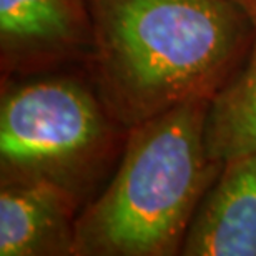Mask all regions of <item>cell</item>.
I'll return each mask as SVG.
<instances>
[{"instance_id":"6da1fadb","label":"cell","mask_w":256,"mask_h":256,"mask_svg":"<svg viewBox=\"0 0 256 256\" xmlns=\"http://www.w3.org/2000/svg\"><path fill=\"white\" fill-rule=\"evenodd\" d=\"M85 68L126 130L232 78L256 28L232 0H90Z\"/></svg>"},{"instance_id":"7a4b0ae2","label":"cell","mask_w":256,"mask_h":256,"mask_svg":"<svg viewBox=\"0 0 256 256\" xmlns=\"http://www.w3.org/2000/svg\"><path fill=\"white\" fill-rule=\"evenodd\" d=\"M208 105L188 100L128 128L110 182L78 214L75 256L182 254L193 214L223 168L204 143Z\"/></svg>"},{"instance_id":"3957f363","label":"cell","mask_w":256,"mask_h":256,"mask_svg":"<svg viewBox=\"0 0 256 256\" xmlns=\"http://www.w3.org/2000/svg\"><path fill=\"white\" fill-rule=\"evenodd\" d=\"M126 132L85 65L2 76L0 183H50L84 210L110 182Z\"/></svg>"},{"instance_id":"277c9868","label":"cell","mask_w":256,"mask_h":256,"mask_svg":"<svg viewBox=\"0 0 256 256\" xmlns=\"http://www.w3.org/2000/svg\"><path fill=\"white\" fill-rule=\"evenodd\" d=\"M90 52V0H0L2 76L85 65Z\"/></svg>"},{"instance_id":"5b68a950","label":"cell","mask_w":256,"mask_h":256,"mask_svg":"<svg viewBox=\"0 0 256 256\" xmlns=\"http://www.w3.org/2000/svg\"><path fill=\"white\" fill-rule=\"evenodd\" d=\"M182 256H256V153L223 163L193 214Z\"/></svg>"},{"instance_id":"8992f818","label":"cell","mask_w":256,"mask_h":256,"mask_svg":"<svg viewBox=\"0 0 256 256\" xmlns=\"http://www.w3.org/2000/svg\"><path fill=\"white\" fill-rule=\"evenodd\" d=\"M80 212L50 183H0V256H75Z\"/></svg>"},{"instance_id":"52a82bcc","label":"cell","mask_w":256,"mask_h":256,"mask_svg":"<svg viewBox=\"0 0 256 256\" xmlns=\"http://www.w3.org/2000/svg\"><path fill=\"white\" fill-rule=\"evenodd\" d=\"M204 143L220 163L256 153V37L242 66L210 100Z\"/></svg>"},{"instance_id":"ba28073f","label":"cell","mask_w":256,"mask_h":256,"mask_svg":"<svg viewBox=\"0 0 256 256\" xmlns=\"http://www.w3.org/2000/svg\"><path fill=\"white\" fill-rule=\"evenodd\" d=\"M232 2L236 4L246 14V17L252 20V24L256 28V0H232Z\"/></svg>"}]
</instances>
